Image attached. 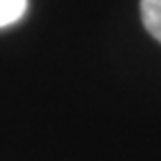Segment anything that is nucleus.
Returning a JSON list of instances; mask_svg holds the SVG:
<instances>
[{
  "mask_svg": "<svg viewBox=\"0 0 161 161\" xmlns=\"http://www.w3.org/2000/svg\"><path fill=\"white\" fill-rule=\"evenodd\" d=\"M27 0H0V27L17 23L27 11Z\"/></svg>",
  "mask_w": 161,
  "mask_h": 161,
  "instance_id": "nucleus-2",
  "label": "nucleus"
},
{
  "mask_svg": "<svg viewBox=\"0 0 161 161\" xmlns=\"http://www.w3.org/2000/svg\"><path fill=\"white\" fill-rule=\"evenodd\" d=\"M140 17L147 31L161 42V0H140Z\"/></svg>",
  "mask_w": 161,
  "mask_h": 161,
  "instance_id": "nucleus-1",
  "label": "nucleus"
}]
</instances>
